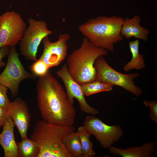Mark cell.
I'll return each instance as SVG.
<instances>
[{"label":"cell","instance_id":"cell-1","mask_svg":"<svg viewBox=\"0 0 157 157\" xmlns=\"http://www.w3.org/2000/svg\"><path fill=\"white\" fill-rule=\"evenodd\" d=\"M36 90L43 119L54 125L73 126L76 110L69 102L63 87L51 74L48 72L39 77Z\"/></svg>","mask_w":157,"mask_h":157},{"label":"cell","instance_id":"cell-2","mask_svg":"<svg viewBox=\"0 0 157 157\" xmlns=\"http://www.w3.org/2000/svg\"><path fill=\"white\" fill-rule=\"evenodd\" d=\"M124 20L120 16H98L81 25L78 30L95 46L114 52L115 44L123 39L121 30Z\"/></svg>","mask_w":157,"mask_h":157},{"label":"cell","instance_id":"cell-3","mask_svg":"<svg viewBox=\"0 0 157 157\" xmlns=\"http://www.w3.org/2000/svg\"><path fill=\"white\" fill-rule=\"evenodd\" d=\"M73 126L54 125L43 119L36 123L30 139L40 150L37 157H73L61 140L66 135L75 132Z\"/></svg>","mask_w":157,"mask_h":157},{"label":"cell","instance_id":"cell-4","mask_svg":"<svg viewBox=\"0 0 157 157\" xmlns=\"http://www.w3.org/2000/svg\"><path fill=\"white\" fill-rule=\"evenodd\" d=\"M108 52L105 49L95 46L85 37L80 47L74 50L68 58L69 74L80 85L96 80L95 61L99 56H107Z\"/></svg>","mask_w":157,"mask_h":157},{"label":"cell","instance_id":"cell-5","mask_svg":"<svg viewBox=\"0 0 157 157\" xmlns=\"http://www.w3.org/2000/svg\"><path fill=\"white\" fill-rule=\"evenodd\" d=\"M94 66L96 71V80L120 87L137 97L142 93V90L134 81L139 76V73L126 74L119 72L108 64L103 56L95 60Z\"/></svg>","mask_w":157,"mask_h":157},{"label":"cell","instance_id":"cell-6","mask_svg":"<svg viewBox=\"0 0 157 157\" xmlns=\"http://www.w3.org/2000/svg\"><path fill=\"white\" fill-rule=\"evenodd\" d=\"M36 77L25 70L15 46L10 47L6 67L0 74V83L10 90L12 97L18 95L19 86L22 81L27 79H34Z\"/></svg>","mask_w":157,"mask_h":157},{"label":"cell","instance_id":"cell-7","mask_svg":"<svg viewBox=\"0 0 157 157\" xmlns=\"http://www.w3.org/2000/svg\"><path fill=\"white\" fill-rule=\"evenodd\" d=\"M29 25L24 31L19 42L21 54L26 59L36 61L38 47L43 38L51 34L53 32L48 28L45 21L30 18Z\"/></svg>","mask_w":157,"mask_h":157},{"label":"cell","instance_id":"cell-8","mask_svg":"<svg viewBox=\"0 0 157 157\" xmlns=\"http://www.w3.org/2000/svg\"><path fill=\"white\" fill-rule=\"evenodd\" d=\"M26 25L20 14L8 11L0 16V48L15 46L21 40Z\"/></svg>","mask_w":157,"mask_h":157},{"label":"cell","instance_id":"cell-9","mask_svg":"<svg viewBox=\"0 0 157 157\" xmlns=\"http://www.w3.org/2000/svg\"><path fill=\"white\" fill-rule=\"evenodd\" d=\"M83 125L91 135L95 136L101 146L104 148H108L118 141L123 134L120 126L107 125L94 115L87 116Z\"/></svg>","mask_w":157,"mask_h":157},{"label":"cell","instance_id":"cell-10","mask_svg":"<svg viewBox=\"0 0 157 157\" xmlns=\"http://www.w3.org/2000/svg\"><path fill=\"white\" fill-rule=\"evenodd\" d=\"M70 36L68 33L60 35L57 41L51 42L47 36L42 40L44 50L39 59L44 62L50 68L59 66L66 58L68 46L67 42Z\"/></svg>","mask_w":157,"mask_h":157},{"label":"cell","instance_id":"cell-11","mask_svg":"<svg viewBox=\"0 0 157 157\" xmlns=\"http://www.w3.org/2000/svg\"><path fill=\"white\" fill-rule=\"evenodd\" d=\"M57 76L63 81L67 91V99L70 104L73 105L74 99H76L79 105L81 110L90 115H96L99 111L90 106L87 103L81 85L77 83L69 74L67 65L65 64L56 72Z\"/></svg>","mask_w":157,"mask_h":157},{"label":"cell","instance_id":"cell-12","mask_svg":"<svg viewBox=\"0 0 157 157\" xmlns=\"http://www.w3.org/2000/svg\"><path fill=\"white\" fill-rule=\"evenodd\" d=\"M7 110L22 139L27 138L31 117L25 101L20 97L17 98L10 102Z\"/></svg>","mask_w":157,"mask_h":157},{"label":"cell","instance_id":"cell-13","mask_svg":"<svg viewBox=\"0 0 157 157\" xmlns=\"http://www.w3.org/2000/svg\"><path fill=\"white\" fill-rule=\"evenodd\" d=\"M14 126L13 122L9 115L0 134V144L4 150V157H19L14 136Z\"/></svg>","mask_w":157,"mask_h":157},{"label":"cell","instance_id":"cell-14","mask_svg":"<svg viewBox=\"0 0 157 157\" xmlns=\"http://www.w3.org/2000/svg\"><path fill=\"white\" fill-rule=\"evenodd\" d=\"M141 21V18L138 15H135L131 18L126 17L124 19L122 27L121 34L126 39L133 37L137 39L147 41L149 31L140 25Z\"/></svg>","mask_w":157,"mask_h":157},{"label":"cell","instance_id":"cell-15","mask_svg":"<svg viewBox=\"0 0 157 157\" xmlns=\"http://www.w3.org/2000/svg\"><path fill=\"white\" fill-rule=\"evenodd\" d=\"M156 143L149 142L141 146L130 147L122 149L111 146L108 147L109 153L115 156L123 157H152Z\"/></svg>","mask_w":157,"mask_h":157},{"label":"cell","instance_id":"cell-16","mask_svg":"<svg viewBox=\"0 0 157 157\" xmlns=\"http://www.w3.org/2000/svg\"><path fill=\"white\" fill-rule=\"evenodd\" d=\"M129 46L132 55L131 60L126 64L123 67V70L126 72L135 69L140 70L145 68V64L143 56L139 52V42L138 39L130 41Z\"/></svg>","mask_w":157,"mask_h":157},{"label":"cell","instance_id":"cell-17","mask_svg":"<svg viewBox=\"0 0 157 157\" xmlns=\"http://www.w3.org/2000/svg\"><path fill=\"white\" fill-rule=\"evenodd\" d=\"M61 142L73 157H84L80 140L76 132L67 134L62 138Z\"/></svg>","mask_w":157,"mask_h":157},{"label":"cell","instance_id":"cell-18","mask_svg":"<svg viewBox=\"0 0 157 157\" xmlns=\"http://www.w3.org/2000/svg\"><path fill=\"white\" fill-rule=\"evenodd\" d=\"M19 157H37L40 150L37 144L26 138L16 142Z\"/></svg>","mask_w":157,"mask_h":157},{"label":"cell","instance_id":"cell-19","mask_svg":"<svg viewBox=\"0 0 157 157\" xmlns=\"http://www.w3.org/2000/svg\"><path fill=\"white\" fill-rule=\"evenodd\" d=\"M80 138L84 157H93L96 154L93 150L92 142L90 139L91 135L83 126L78 128L76 132Z\"/></svg>","mask_w":157,"mask_h":157},{"label":"cell","instance_id":"cell-20","mask_svg":"<svg viewBox=\"0 0 157 157\" xmlns=\"http://www.w3.org/2000/svg\"><path fill=\"white\" fill-rule=\"evenodd\" d=\"M113 85L95 80L81 85L85 96H88L103 92L112 90Z\"/></svg>","mask_w":157,"mask_h":157},{"label":"cell","instance_id":"cell-21","mask_svg":"<svg viewBox=\"0 0 157 157\" xmlns=\"http://www.w3.org/2000/svg\"><path fill=\"white\" fill-rule=\"evenodd\" d=\"M49 68L44 62L39 59L29 67L32 73L36 76L39 77L47 73Z\"/></svg>","mask_w":157,"mask_h":157},{"label":"cell","instance_id":"cell-22","mask_svg":"<svg viewBox=\"0 0 157 157\" xmlns=\"http://www.w3.org/2000/svg\"><path fill=\"white\" fill-rule=\"evenodd\" d=\"M144 105L149 108L150 113L149 117L152 120L157 123V101H149L144 100L143 102Z\"/></svg>","mask_w":157,"mask_h":157},{"label":"cell","instance_id":"cell-23","mask_svg":"<svg viewBox=\"0 0 157 157\" xmlns=\"http://www.w3.org/2000/svg\"><path fill=\"white\" fill-rule=\"evenodd\" d=\"M8 89L0 83V107L7 109L10 102L7 95Z\"/></svg>","mask_w":157,"mask_h":157},{"label":"cell","instance_id":"cell-24","mask_svg":"<svg viewBox=\"0 0 157 157\" xmlns=\"http://www.w3.org/2000/svg\"><path fill=\"white\" fill-rule=\"evenodd\" d=\"M10 47L5 46L0 48V68L4 67L6 63L3 61V59L6 55H8Z\"/></svg>","mask_w":157,"mask_h":157},{"label":"cell","instance_id":"cell-25","mask_svg":"<svg viewBox=\"0 0 157 157\" xmlns=\"http://www.w3.org/2000/svg\"><path fill=\"white\" fill-rule=\"evenodd\" d=\"M8 115L7 109L0 107V128L5 124Z\"/></svg>","mask_w":157,"mask_h":157}]
</instances>
